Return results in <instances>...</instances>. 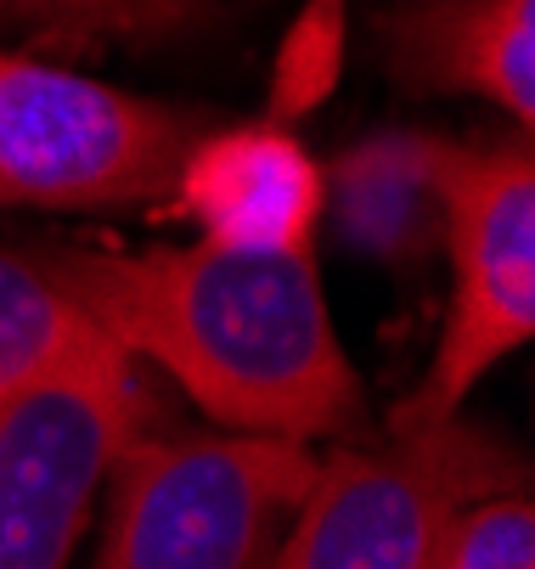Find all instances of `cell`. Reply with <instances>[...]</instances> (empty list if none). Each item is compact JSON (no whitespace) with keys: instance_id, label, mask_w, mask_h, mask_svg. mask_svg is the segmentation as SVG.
<instances>
[{"instance_id":"6da1fadb","label":"cell","mask_w":535,"mask_h":569,"mask_svg":"<svg viewBox=\"0 0 535 569\" xmlns=\"http://www.w3.org/2000/svg\"><path fill=\"white\" fill-rule=\"evenodd\" d=\"M62 293L130 361L164 372L225 435L333 440L366 412L316 254H232L214 242L147 254L40 249Z\"/></svg>"},{"instance_id":"7a4b0ae2","label":"cell","mask_w":535,"mask_h":569,"mask_svg":"<svg viewBox=\"0 0 535 569\" xmlns=\"http://www.w3.org/2000/svg\"><path fill=\"white\" fill-rule=\"evenodd\" d=\"M322 457L271 435H141L108 473L97 569H265Z\"/></svg>"},{"instance_id":"3957f363","label":"cell","mask_w":535,"mask_h":569,"mask_svg":"<svg viewBox=\"0 0 535 569\" xmlns=\"http://www.w3.org/2000/svg\"><path fill=\"white\" fill-rule=\"evenodd\" d=\"M518 485V451L463 412L395 423L384 440L322 457L265 569H428L456 513Z\"/></svg>"},{"instance_id":"277c9868","label":"cell","mask_w":535,"mask_h":569,"mask_svg":"<svg viewBox=\"0 0 535 569\" xmlns=\"http://www.w3.org/2000/svg\"><path fill=\"white\" fill-rule=\"evenodd\" d=\"M209 119L130 97L57 62L0 57V203L46 209H147Z\"/></svg>"},{"instance_id":"5b68a950","label":"cell","mask_w":535,"mask_h":569,"mask_svg":"<svg viewBox=\"0 0 535 569\" xmlns=\"http://www.w3.org/2000/svg\"><path fill=\"white\" fill-rule=\"evenodd\" d=\"M147 412V367L108 333L0 400V569H68Z\"/></svg>"},{"instance_id":"8992f818","label":"cell","mask_w":535,"mask_h":569,"mask_svg":"<svg viewBox=\"0 0 535 569\" xmlns=\"http://www.w3.org/2000/svg\"><path fill=\"white\" fill-rule=\"evenodd\" d=\"M451 305L434 361L395 423L456 418L474 383L529 345L535 333V158L529 136L513 141H456L445 181Z\"/></svg>"},{"instance_id":"52a82bcc","label":"cell","mask_w":535,"mask_h":569,"mask_svg":"<svg viewBox=\"0 0 535 569\" xmlns=\"http://www.w3.org/2000/svg\"><path fill=\"white\" fill-rule=\"evenodd\" d=\"M181 214L232 254H316L327 203L322 164L282 124L203 130L175 176Z\"/></svg>"},{"instance_id":"ba28073f","label":"cell","mask_w":535,"mask_h":569,"mask_svg":"<svg viewBox=\"0 0 535 569\" xmlns=\"http://www.w3.org/2000/svg\"><path fill=\"white\" fill-rule=\"evenodd\" d=\"M451 147L428 130H377L355 141L327 181L322 214L355 254L412 266L440 249L445 237V181H451Z\"/></svg>"},{"instance_id":"9c48e42d","label":"cell","mask_w":535,"mask_h":569,"mask_svg":"<svg viewBox=\"0 0 535 569\" xmlns=\"http://www.w3.org/2000/svg\"><path fill=\"white\" fill-rule=\"evenodd\" d=\"M395 62L423 91H463L535 124V0H417L395 23Z\"/></svg>"},{"instance_id":"30bf717a","label":"cell","mask_w":535,"mask_h":569,"mask_svg":"<svg viewBox=\"0 0 535 569\" xmlns=\"http://www.w3.org/2000/svg\"><path fill=\"white\" fill-rule=\"evenodd\" d=\"M97 339L102 333L91 328V316L62 293L40 249L0 242V400L91 350Z\"/></svg>"},{"instance_id":"8fae6325","label":"cell","mask_w":535,"mask_h":569,"mask_svg":"<svg viewBox=\"0 0 535 569\" xmlns=\"http://www.w3.org/2000/svg\"><path fill=\"white\" fill-rule=\"evenodd\" d=\"M0 12L57 40H159L192 29L209 0H0Z\"/></svg>"},{"instance_id":"7c38bea8","label":"cell","mask_w":535,"mask_h":569,"mask_svg":"<svg viewBox=\"0 0 535 569\" xmlns=\"http://www.w3.org/2000/svg\"><path fill=\"white\" fill-rule=\"evenodd\" d=\"M428 569H535V508L518 491H491L456 513Z\"/></svg>"}]
</instances>
